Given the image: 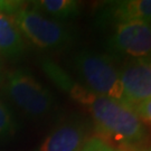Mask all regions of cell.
Returning <instances> with one entry per match:
<instances>
[{"mask_svg": "<svg viewBox=\"0 0 151 151\" xmlns=\"http://www.w3.org/2000/svg\"><path fill=\"white\" fill-rule=\"evenodd\" d=\"M42 68L56 86L88 110L102 137L124 146H137L147 139L146 127L132 108L90 91L52 60H44Z\"/></svg>", "mask_w": 151, "mask_h": 151, "instance_id": "6da1fadb", "label": "cell"}, {"mask_svg": "<svg viewBox=\"0 0 151 151\" xmlns=\"http://www.w3.org/2000/svg\"><path fill=\"white\" fill-rule=\"evenodd\" d=\"M72 60L73 68L82 81V85L95 94L127 105L120 70L111 56L92 50H82L74 55Z\"/></svg>", "mask_w": 151, "mask_h": 151, "instance_id": "7a4b0ae2", "label": "cell"}, {"mask_svg": "<svg viewBox=\"0 0 151 151\" xmlns=\"http://www.w3.org/2000/svg\"><path fill=\"white\" fill-rule=\"evenodd\" d=\"M22 38L40 49L57 50L74 42V32L62 22L52 19L30 7H20L11 15Z\"/></svg>", "mask_w": 151, "mask_h": 151, "instance_id": "3957f363", "label": "cell"}, {"mask_svg": "<svg viewBox=\"0 0 151 151\" xmlns=\"http://www.w3.org/2000/svg\"><path fill=\"white\" fill-rule=\"evenodd\" d=\"M4 88L11 102L30 118H44L54 108L52 93L27 70L9 72Z\"/></svg>", "mask_w": 151, "mask_h": 151, "instance_id": "277c9868", "label": "cell"}, {"mask_svg": "<svg viewBox=\"0 0 151 151\" xmlns=\"http://www.w3.org/2000/svg\"><path fill=\"white\" fill-rule=\"evenodd\" d=\"M105 47L111 57L118 56L130 60H151V22L135 20L114 26Z\"/></svg>", "mask_w": 151, "mask_h": 151, "instance_id": "5b68a950", "label": "cell"}, {"mask_svg": "<svg viewBox=\"0 0 151 151\" xmlns=\"http://www.w3.org/2000/svg\"><path fill=\"white\" fill-rule=\"evenodd\" d=\"M127 105L134 108L151 99V60H130L120 70Z\"/></svg>", "mask_w": 151, "mask_h": 151, "instance_id": "8992f818", "label": "cell"}, {"mask_svg": "<svg viewBox=\"0 0 151 151\" xmlns=\"http://www.w3.org/2000/svg\"><path fill=\"white\" fill-rule=\"evenodd\" d=\"M87 125L82 119L73 116L60 122L52 130L39 151H82L87 141Z\"/></svg>", "mask_w": 151, "mask_h": 151, "instance_id": "52a82bcc", "label": "cell"}, {"mask_svg": "<svg viewBox=\"0 0 151 151\" xmlns=\"http://www.w3.org/2000/svg\"><path fill=\"white\" fill-rule=\"evenodd\" d=\"M135 20L151 22V0L110 1L97 14V22L101 26L114 27Z\"/></svg>", "mask_w": 151, "mask_h": 151, "instance_id": "ba28073f", "label": "cell"}, {"mask_svg": "<svg viewBox=\"0 0 151 151\" xmlns=\"http://www.w3.org/2000/svg\"><path fill=\"white\" fill-rule=\"evenodd\" d=\"M24 49V38L14 20L9 15L0 11V55L19 57Z\"/></svg>", "mask_w": 151, "mask_h": 151, "instance_id": "9c48e42d", "label": "cell"}, {"mask_svg": "<svg viewBox=\"0 0 151 151\" xmlns=\"http://www.w3.org/2000/svg\"><path fill=\"white\" fill-rule=\"evenodd\" d=\"M32 7L55 20H67L80 14L81 5L74 0H40L32 2Z\"/></svg>", "mask_w": 151, "mask_h": 151, "instance_id": "30bf717a", "label": "cell"}, {"mask_svg": "<svg viewBox=\"0 0 151 151\" xmlns=\"http://www.w3.org/2000/svg\"><path fill=\"white\" fill-rule=\"evenodd\" d=\"M15 129H16V124L10 112L0 102V139L11 135Z\"/></svg>", "mask_w": 151, "mask_h": 151, "instance_id": "8fae6325", "label": "cell"}, {"mask_svg": "<svg viewBox=\"0 0 151 151\" xmlns=\"http://www.w3.org/2000/svg\"><path fill=\"white\" fill-rule=\"evenodd\" d=\"M82 151H119L114 149L109 145L108 142L99 138V137H94V138H90L87 139L85 145L83 147Z\"/></svg>", "mask_w": 151, "mask_h": 151, "instance_id": "7c38bea8", "label": "cell"}, {"mask_svg": "<svg viewBox=\"0 0 151 151\" xmlns=\"http://www.w3.org/2000/svg\"><path fill=\"white\" fill-rule=\"evenodd\" d=\"M134 111L140 118H143L151 123V99L138 104L134 108Z\"/></svg>", "mask_w": 151, "mask_h": 151, "instance_id": "4fadbf2b", "label": "cell"}, {"mask_svg": "<svg viewBox=\"0 0 151 151\" xmlns=\"http://www.w3.org/2000/svg\"><path fill=\"white\" fill-rule=\"evenodd\" d=\"M148 151H151V150H148Z\"/></svg>", "mask_w": 151, "mask_h": 151, "instance_id": "5bb4252c", "label": "cell"}]
</instances>
